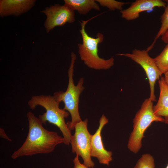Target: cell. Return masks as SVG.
Instances as JSON below:
<instances>
[{
	"label": "cell",
	"mask_w": 168,
	"mask_h": 168,
	"mask_svg": "<svg viewBox=\"0 0 168 168\" xmlns=\"http://www.w3.org/2000/svg\"><path fill=\"white\" fill-rule=\"evenodd\" d=\"M29 124V131L24 143L11 155L16 159L23 156H31L52 152L58 145L64 143L63 137L57 132L45 129L39 118L31 111L26 114Z\"/></svg>",
	"instance_id": "1"
},
{
	"label": "cell",
	"mask_w": 168,
	"mask_h": 168,
	"mask_svg": "<svg viewBox=\"0 0 168 168\" xmlns=\"http://www.w3.org/2000/svg\"><path fill=\"white\" fill-rule=\"evenodd\" d=\"M60 103L53 96L50 95L34 96L28 102L31 110L35 109L38 105L45 109V112L39 116L41 122L45 124L48 122L58 127L63 134L65 140L64 144L69 145L72 135L65 119L69 116V113L59 108Z\"/></svg>",
	"instance_id": "2"
},
{
	"label": "cell",
	"mask_w": 168,
	"mask_h": 168,
	"mask_svg": "<svg viewBox=\"0 0 168 168\" xmlns=\"http://www.w3.org/2000/svg\"><path fill=\"white\" fill-rule=\"evenodd\" d=\"M99 14L86 21L80 22L81 29L79 31L82 39V44H78V53L81 59L87 66L95 70H107L114 64L113 57L108 59L100 58L98 54V45L104 39L103 34L98 33L96 38L89 35L85 30V26L90 20L100 15Z\"/></svg>",
	"instance_id": "3"
},
{
	"label": "cell",
	"mask_w": 168,
	"mask_h": 168,
	"mask_svg": "<svg viewBox=\"0 0 168 168\" xmlns=\"http://www.w3.org/2000/svg\"><path fill=\"white\" fill-rule=\"evenodd\" d=\"M71 57V63L68 71V82L67 89L65 92H56L53 96L58 102H63V109L70 114L71 120L67 124L71 130L74 129L76 124L82 120L79 112V104L80 95L85 88L83 86L84 79L83 77L79 79L77 85L74 83V67L77 57L74 52H72Z\"/></svg>",
	"instance_id": "4"
},
{
	"label": "cell",
	"mask_w": 168,
	"mask_h": 168,
	"mask_svg": "<svg viewBox=\"0 0 168 168\" xmlns=\"http://www.w3.org/2000/svg\"><path fill=\"white\" fill-rule=\"evenodd\" d=\"M153 106L150 98L146 99L133 119V130L128 139L127 147L135 154L141 148L145 132L151 124L154 122H164V118L154 114Z\"/></svg>",
	"instance_id": "5"
},
{
	"label": "cell",
	"mask_w": 168,
	"mask_h": 168,
	"mask_svg": "<svg viewBox=\"0 0 168 168\" xmlns=\"http://www.w3.org/2000/svg\"><path fill=\"white\" fill-rule=\"evenodd\" d=\"M87 122L86 119L76 124L74 128L75 132L71 137L70 143L72 152L82 157L85 165L89 168H93L95 164L91 155L92 135L88 130Z\"/></svg>",
	"instance_id": "6"
},
{
	"label": "cell",
	"mask_w": 168,
	"mask_h": 168,
	"mask_svg": "<svg viewBox=\"0 0 168 168\" xmlns=\"http://www.w3.org/2000/svg\"><path fill=\"white\" fill-rule=\"evenodd\" d=\"M116 55L130 58L142 67L149 80L150 89L149 98L152 102L156 101L155 85L156 81L159 79L162 74L154 58L149 56L147 50L137 49L133 50L131 53L119 54Z\"/></svg>",
	"instance_id": "7"
},
{
	"label": "cell",
	"mask_w": 168,
	"mask_h": 168,
	"mask_svg": "<svg viewBox=\"0 0 168 168\" xmlns=\"http://www.w3.org/2000/svg\"><path fill=\"white\" fill-rule=\"evenodd\" d=\"M40 12L46 16L44 25L48 33L56 26H62L67 23H72L75 21L74 11L64 5L55 4Z\"/></svg>",
	"instance_id": "8"
},
{
	"label": "cell",
	"mask_w": 168,
	"mask_h": 168,
	"mask_svg": "<svg viewBox=\"0 0 168 168\" xmlns=\"http://www.w3.org/2000/svg\"><path fill=\"white\" fill-rule=\"evenodd\" d=\"M108 122L107 118L103 114L100 119L98 128L92 135L91 149V156L96 158L100 163L108 166L112 161V152L105 148L101 133L103 128Z\"/></svg>",
	"instance_id": "9"
},
{
	"label": "cell",
	"mask_w": 168,
	"mask_h": 168,
	"mask_svg": "<svg viewBox=\"0 0 168 168\" xmlns=\"http://www.w3.org/2000/svg\"><path fill=\"white\" fill-rule=\"evenodd\" d=\"M166 3L161 0H136L128 8L120 11L121 17L128 21L138 18L141 12L157 7H165Z\"/></svg>",
	"instance_id": "10"
},
{
	"label": "cell",
	"mask_w": 168,
	"mask_h": 168,
	"mask_svg": "<svg viewBox=\"0 0 168 168\" xmlns=\"http://www.w3.org/2000/svg\"><path fill=\"white\" fill-rule=\"evenodd\" d=\"M36 1L35 0H0V17L19 16L31 9Z\"/></svg>",
	"instance_id": "11"
},
{
	"label": "cell",
	"mask_w": 168,
	"mask_h": 168,
	"mask_svg": "<svg viewBox=\"0 0 168 168\" xmlns=\"http://www.w3.org/2000/svg\"><path fill=\"white\" fill-rule=\"evenodd\" d=\"M160 89L159 96L156 105L153 106L154 114L161 117L168 116V86L164 77H161L158 81Z\"/></svg>",
	"instance_id": "12"
},
{
	"label": "cell",
	"mask_w": 168,
	"mask_h": 168,
	"mask_svg": "<svg viewBox=\"0 0 168 168\" xmlns=\"http://www.w3.org/2000/svg\"><path fill=\"white\" fill-rule=\"evenodd\" d=\"M64 5L70 10H77L79 14L86 15L91 10L99 11L100 7L94 0H64Z\"/></svg>",
	"instance_id": "13"
},
{
	"label": "cell",
	"mask_w": 168,
	"mask_h": 168,
	"mask_svg": "<svg viewBox=\"0 0 168 168\" xmlns=\"http://www.w3.org/2000/svg\"><path fill=\"white\" fill-rule=\"evenodd\" d=\"M167 5L164 13L161 16V25L160 29L151 45L147 50L148 52L153 48L156 41L160 36L163 35L168 30V0H166Z\"/></svg>",
	"instance_id": "14"
},
{
	"label": "cell",
	"mask_w": 168,
	"mask_h": 168,
	"mask_svg": "<svg viewBox=\"0 0 168 168\" xmlns=\"http://www.w3.org/2000/svg\"><path fill=\"white\" fill-rule=\"evenodd\" d=\"M154 59L162 74L168 71V43L161 52Z\"/></svg>",
	"instance_id": "15"
},
{
	"label": "cell",
	"mask_w": 168,
	"mask_h": 168,
	"mask_svg": "<svg viewBox=\"0 0 168 168\" xmlns=\"http://www.w3.org/2000/svg\"><path fill=\"white\" fill-rule=\"evenodd\" d=\"M154 159L150 154H142L133 168H155Z\"/></svg>",
	"instance_id": "16"
},
{
	"label": "cell",
	"mask_w": 168,
	"mask_h": 168,
	"mask_svg": "<svg viewBox=\"0 0 168 168\" xmlns=\"http://www.w3.org/2000/svg\"><path fill=\"white\" fill-rule=\"evenodd\" d=\"M100 5L102 7H105L110 10H115L120 11L123 10V6L127 3L116 1L114 0H96Z\"/></svg>",
	"instance_id": "17"
},
{
	"label": "cell",
	"mask_w": 168,
	"mask_h": 168,
	"mask_svg": "<svg viewBox=\"0 0 168 168\" xmlns=\"http://www.w3.org/2000/svg\"><path fill=\"white\" fill-rule=\"evenodd\" d=\"M73 162L74 164L73 168H89L83 164L80 163L79 159V156L77 155L73 159Z\"/></svg>",
	"instance_id": "18"
},
{
	"label": "cell",
	"mask_w": 168,
	"mask_h": 168,
	"mask_svg": "<svg viewBox=\"0 0 168 168\" xmlns=\"http://www.w3.org/2000/svg\"><path fill=\"white\" fill-rule=\"evenodd\" d=\"M0 136L1 137L4 139L12 141L11 139L6 134L4 130L1 128H0Z\"/></svg>",
	"instance_id": "19"
},
{
	"label": "cell",
	"mask_w": 168,
	"mask_h": 168,
	"mask_svg": "<svg viewBox=\"0 0 168 168\" xmlns=\"http://www.w3.org/2000/svg\"><path fill=\"white\" fill-rule=\"evenodd\" d=\"M161 39L164 43H168V30L161 36Z\"/></svg>",
	"instance_id": "20"
},
{
	"label": "cell",
	"mask_w": 168,
	"mask_h": 168,
	"mask_svg": "<svg viewBox=\"0 0 168 168\" xmlns=\"http://www.w3.org/2000/svg\"><path fill=\"white\" fill-rule=\"evenodd\" d=\"M164 79L165 82L167 85L168 86V71L166 72L164 74Z\"/></svg>",
	"instance_id": "21"
},
{
	"label": "cell",
	"mask_w": 168,
	"mask_h": 168,
	"mask_svg": "<svg viewBox=\"0 0 168 168\" xmlns=\"http://www.w3.org/2000/svg\"><path fill=\"white\" fill-rule=\"evenodd\" d=\"M164 122L167 124H168V116L164 117Z\"/></svg>",
	"instance_id": "22"
},
{
	"label": "cell",
	"mask_w": 168,
	"mask_h": 168,
	"mask_svg": "<svg viewBox=\"0 0 168 168\" xmlns=\"http://www.w3.org/2000/svg\"><path fill=\"white\" fill-rule=\"evenodd\" d=\"M166 168H168V164L167 166H166Z\"/></svg>",
	"instance_id": "23"
}]
</instances>
